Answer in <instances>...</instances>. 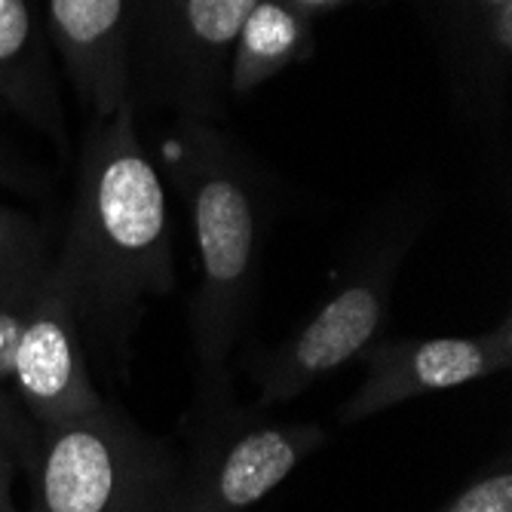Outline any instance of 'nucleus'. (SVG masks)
<instances>
[{
    "label": "nucleus",
    "instance_id": "f257e3e1",
    "mask_svg": "<svg viewBox=\"0 0 512 512\" xmlns=\"http://www.w3.org/2000/svg\"><path fill=\"white\" fill-rule=\"evenodd\" d=\"M53 273L80 329L117 338L145 301L175 289L166 191L138 145L129 102L89 135Z\"/></svg>",
    "mask_w": 512,
    "mask_h": 512
},
{
    "label": "nucleus",
    "instance_id": "f03ea898",
    "mask_svg": "<svg viewBox=\"0 0 512 512\" xmlns=\"http://www.w3.org/2000/svg\"><path fill=\"white\" fill-rule=\"evenodd\" d=\"M181 188L194 224L200 283L191 304L197 350V414L227 405V359L252 313L261 267V203L249 178L209 132L181 157Z\"/></svg>",
    "mask_w": 512,
    "mask_h": 512
},
{
    "label": "nucleus",
    "instance_id": "7ed1b4c3",
    "mask_svg": "<svg viewBox=\"0 0 512 512\" xmlns=\"http://www.w3.org/2000/svg\"><path fill=\"white\" fill-rule=\"evenodd\" d=\"M178 476V454L102 399L40 427L31 512H169Z\"/></svg>",
    "mask_w": 512,
    "mask_h": 512
},
{
    "label": "nucleus",
    "instance_id": "20e7f679",
    "mask_svg": "<svg viewBox=\"0 0 512 512\" xmlns=\"http://www.w3.org/2000/svg\"><path fill=\"white\" fill-rule=\"evenodd\" d=\"M322 445L316 424L261 421L237 405L203 414L169 512H249Z\"/></svg>",
    "mask_w": 512,
    "mask_h": 512
},
{
    "label": "nucleus",
    "instance_id": "39448f33",
    "mask_svg": "<svg viewBox=\"0 0 512 512\" xmlns=\"http://www.w3.org/2000/svg\"><path fill=\"white\" fill-rule=\"evenodd\" d=\"M402 255L405 243L375 255V261L353 273L283 347L261 359L258 411L301 396L307 387L371 347L384 325Z\"/></svg>",
    "mask_w": 512,
    "mask_h": 512
},
{
    "label": "nucleus",
    "instance_id": "423d86ee",
    "mask_svg": "<svg viewBox=\"0 0 512 512\" xmlns=\"http://www.w3.org/2000/svg\"><path fill=\"white\" fill-rule=\"evenodd\" d=\"M365 353V378L341 408L344 424L506 371L512 365V319L503 316L497 329L470 338H408Z\"/></svg>",
    "mask_w": 512,
    "mask_h": 512
},
{
    "label": "nucleus",
    "instance_id": "0eeeda50",
    "mask_svg": "<svg viewBox=\"0 0 512 512\" xmlns=\"http://www.w3.org/2000/svg\"><path fill=\"white\" fill-rule=\"evenodd\" d=\"M10 390L37 427L68 421L102 402L89 381L83 329L53 264L19 335Z\"/></svg>",
    "mask_w": 512,
    "mask_h": 512
},
{
    "label": "nucleus",
    "instance_id": "6e6552de",
    "mask_svg": "<svg viewBox=\"0 0 512 512\" xmlns=\"http://www.w3.org/2000/svg\"><path fill=\"white\" fill-rule=\"evenodd\" d=\"M50 25L80 96L99 117L123 108L132 0H50Z\"/></svg>",
    "mask_w": 512,
    "mask_h": 512
},
{
    "label": "nucleus",
    "instance_id": "1a4fd4ad",
    "mask_svg": "<svg viewBox=\"0 0 512 512\" xmlns=\"http://www.w3.org/2000/svg\"><path fill=\"white\" fill-rule=\"evenodd\" d=\"M0 99L53 135H62V117L46 80L43 43L28 0H0Z\"/></svg>",
    "mask_w": 512,
    "mask_h": 512
},
{
    "label": "nucleus",
    "instance_id": "9d476101",
    "mask_svg": "<svg viewBox=\"0 0 512 512\" xmlns=\"http://www.w3.org/2000/svg\"><path fill=\"white\" fill-rule=\"evenodd\" d=\"M255 4L258 0H178L175 4L172 50L194 92H206L218 83Z\"/></svg>",
    "mask_w": 512,
    "mask_h": 512
},
{
    "label": "nucleus",
    "instance_id": "9b49d317",
    "mask_svg": "<svg viewBox=\"0 0 512 512\" xmlns=\"http://www.w3.org/2000/svg\"><path fill=\"white\" fill-rule=\"evenodd\" d=\"M310 46L313 34L307 16L286 0H258L230 53L227 83L234 92H249L286 65L301 62Z\"/></svg>",
    "mask_w": 512,
    "mask_h": 512
},
{
    "label": "nucleus",
    "instance_id": "f8f14e48",
    "mask_svg": "<svg viewBox=\"0 0 512 512\" xmlns=\"http://www.w3.org/2000/svg\"><path fill=\"white\" fill-rule=\"evenodd\" d=\"M50 264L53 258L43 255L37 227L25 215L0 206V283L43 273L50 270Z\"/></svg>",
    "mask_w": 512,
    "mask_h": 512
},
{
    "label": "nucleus",
    "instance_id": "ddd939ff",
    "mask_svg": "<svg viewBox=\"0 0 512 512\" xmlns=\"http://www.w3.org/2000/svg\"><path fill=\"white\" fill-rule=\"evenodd\" d=\"M46 273L50 270L0 283V384H7V387H10V371H13L19 335L25 329L28 313L34 307V298L43 286Z\"/></svg>",
    "mask_w": 512,
    "mask_h": 512
},
{
    "label": "nucleus",
    "instance_id": "4468645a",
    "mask_svg": "<svg viewBox=\"0 0 512 512\" xmlns=\"http://www.w3.org/2000/svg\"><path fill=\"white\" fill-rule=\"evenodd\" d=\"M436 512H512V473L503 460L497 470H488L473 485L463 488Z\"/></svg>",
    "mask_w": 512,
    "mask_h": 512
},
{
    "label": "nucleus",
    "instance_id": "2eb2a0df",
    "mask_svg": "<svg viewBox=\"0 0 512 512\" xmlns=\"http://www.w3.org/2000/svg\"><path fill=\"white\" fill-rule=\"evenodd\" d=\"M37 433H40V427L31 421V414L13 396V390L7 384H0V445H7L16 454L19 470H25V473H28L34 451H37Z\"/></svg>",
    "mask_w": 512,
    "mask_h": 512
},
{
    "label": "nucleus",
    "instance_id": "dca6fc26",
    "mask_svg": "<svg viewBox=\"0 0 512 512\" xmlns=\"http://www.w3.org/2000/svg\"><path fill=\"white\" fill-rule=\"evenodd\" d=\"M16 473H19V460H16V454H13L7 445H0V512H19V509H16V500H13Z\"/></svg>",
    "mask_w": 512,
    "mask_h": 512
},
{
    "label": "nucleus",
    "instance_id": "f3484780",
    "mask_svg": "<svg viewBox=\"0 0 512 512\" xmlns=\"http://www.w3.org/2000/svg\"><path fill=\"white\" fill-rule=\"evenodd\" d=\"M289 7H295L301 16H319V13H329V10H335V7H341V4H347V0H286Z\"/></svg>",
    "mask_w": 512,
    "mask_h": 512
},
{
    "label": "nucleus",
    "instance_id": "a211bd4d",
    "mask_svg": "<svg viewBox=\"0 0 512 512\" xmlns=\"http://www.w3.org/2000/svg\"><path fill=\"white\" fill-rule=\"evenodd\" d=\"M157 4H160V10H163V13H166V10L172 13V10H175V4H178V0H157Z\"/></svg>",
    "mask_w": 512,
    "mask_h": 512
},
{
    "label": "nucleus",
    "instance_id": "6ab92c4d",
    "mask_svg": "<svg viewBox=\"0 0 512 512\" xmlns=\"http://www.w3.org/2000/svg\"><path fill=\"white\" fill-rule=\"evenodd\" d=\"M500 4H509V0H500Z\"/></svg>",
    "mask_w": 512,
    "mask_h": 512
}]
</instances>
